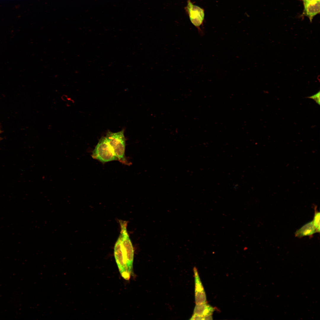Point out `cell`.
<instances>
[{
    "instance_id": "7a4b0ae2",
    "label": "cell",
    "mask_w": 320,
    "mask_h": 320,
    "mask_svg": "<svg viewBox=\"0 0 320 320\" xmlns=\"http://www.w3.org/2000/svg\"><path fill=\"white\" fill-rule=\"evenodd\" d=\"M118 160L125 164H128L125 155L126 139L124 130L116 132L108 130L105 137Z\"/></svg>"
},
{
    "instance_id": "30bf717a",
    "label": "cell",
    "mask_w": 320,
    "mask_h": 320,
    "mask_svg": "<svg viewBox=\"0 0 320 320\" xmlns=\"http://www.w3.org/2000/svg\"><path fill=\"white\" fill-rule=\"evenodd\" d=\"M307 98L312 99L319 105L320 104V92L319 91L316 94L311 96L307 97Z\"/></svg>"
},
{
    "instance_id": "8fae6325",
    "label": "cell",
    "mask_w": 320,
    "mask_h": 320,
    "mask_svg": "<svg viewBox=\"0 0 320 320\" xmlns=\"http://www.w3.org/2000/svg\"><path fill=\"white\" fill-rule=\"evenodd\" d=\"M204 317L193 314L191 320H203Z\"/></svg>"
},
{
    "instance_id": "3957f363",
    "label": "cell",
    "mask_w": 320,
    "mask_h": 320,
    "mask_svg": "<svg viewBox=\"0 0 320 320\" xmlns=\"http://www.w3.org/2000/svg\"><path fill=\"white\" fill-rule=\"evenodd\" d=\"M92 156L103 164L118 160L105 137L103 136L100 139L92 151Z\"/></svg>"
},
{
    "instance_id": "8992f818",
    "label": "cell",
    "mask_w": 320,
    "mask_h": 320,
    "mask_svg": "<svg viewBox=\"0 0 320 320\" xmlns=\"http://www.w3.org/2000/svg\"><path fill=\"white\" fill-rule=\"evenodd\" d=\"M303 5L302 15L308 17L311 22L313 17L320 13V0L303 4Z\"/></svg>"
},
{
    "instance_id": "277c9868",
    "label": "cell",
    "mask_w": 320,
    "mask_h": 320,
    "mask_svg": "<svg viewBox=\"0 0 320 320\" xmlns=\"http://www.w3.org/2000/svg\"><path fill=\"white\" fill-rule=\"evenodd\" d=\"M186 10L192 23L198 29L199 33L203 35L200 27L202 25L204 17V11L200 7L193 4L190 0H188Z\"/></svg>"
},
{
    "instance_id": "5b68a950",
    "label": "cell",
    "mask_w": 320,
    "mask_h": 320,
    "mask_svg": "<svg viewBox=\"0 0 320 320\" xmlns=\"http://www.w3.org/2000/svg\"><path fill=\"white\" fill-rule=\"evenodd\" d=\"M194 272L195 283V300L196 304L206 303V296L197 270L195 267Z\"/></svg>"
},
{
    "instance_id": "4fadbf2b",
    "label": "cell",
    "mask_w": 320,
    "mask_h": 320,
    "mask_svg": "<svg viewBox=\"0 0 320 320\" xmlns=\"http://www.w3.org/2000/svg\"><path fill=\"white\" fill-rule=\"evenodd\" d=\"M212 315H209L204 317L203 320H212L213 319Z\"/></svg>"
},
{
    "instance_id": "52a82bcc",
    "label": "cell",
    "mask_w": 320,
    "mask_h": 320,
    "mask_svg": "<svg viewBox=\"0 0 320 320\" xmlns=\"http://www.w3.org/2000/svg\"><path fill=\"white\" fill-rule=\"evenodd\" d=\"M214 311V308L206 302L196 304L194 309L193 314L204 317L212 315Z\"/></svg>"
},
{
    "instance_id": "7c38bea8",
    "label": "cell",
    "mask_w": 320,
    "mask_h": 320,
    "mask_svg": "<svg viewBox=\"0 0 320 320\" xmlns=\"http://www.w3.org/2000/svg\"><path fill=\"white\" fill-rule=\"evenodd\" d=\"M316 0H302L303 4L311 3Z\"/></svg>"
},
{
    "instance_id": "9c48e42d",
    "label": "cell",
    "mask_w": 320,
    "mask_h": 320,
    "mask_svg": "<svg viewBox=\"0 0 320 320\" xmlns=\"http://www.w3.org/2000/svg\"><path fill=\"white\" fill-rule=\"evenodd\" d=\"M316 232H320V213L317 211H315L313 219L312 221Z\"/></svg>"
},
{
    "instance_id": "ba28073f",
    "label": "cell",
    "mask_w": 320,
    "mask_h": 320,
    "mask_svg": "<svg viewBox=\"0 0 320 320\" xmlns=\"http://www.w3.org/2000/svg\"><path fill=\"white\" fill-rule=\"evenodd\" d=\"M316 232L312 221L304 225L297 230L295 233V236L298 238L305 236H311Z\"/></svg>"
},
{
    "instance_id": "6da1fadb",
    "label": "cell",
    "mask_w": 320,
    "mask_h": 320,
    "mask_svg": "<svg viewBox=\"0 0 320 320\" xmlns=\"http://www.w3.org/2000/svg\"><path fill=\"white\" fill-rule=\"evenodd\" d=\"M120 226V240H117L114 247L115 261L121 276L129 279L133 273L134 250L127 230V221L119 220Z\"/></svg>"
}]
</instances>
